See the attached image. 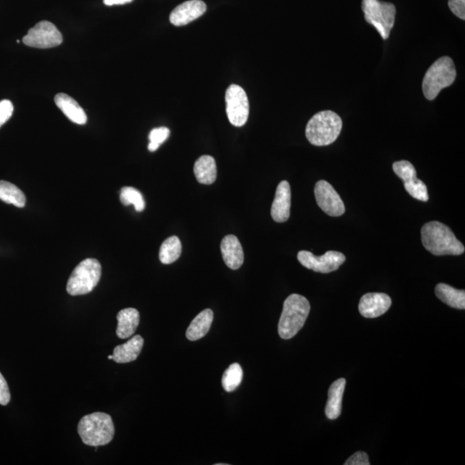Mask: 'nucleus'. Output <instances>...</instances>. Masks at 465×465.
I'll list each match as a JSON object with an SVG mask.
<instances>
[{"instance_id": "obj_27", "label": "nucleus", "mask_w": 465, "mask_h": 465, "mask_svg": "<svg viewBox=\"0 0 465 465\" xmlns=\"http://www.w3.org/2000/svg\"><path fill=\"white\" fill-rule=\"evenodd\" d=\"M120 201L126 206L133 204L135 211L138 212H142L145 208L142 194L134 187H123L120 194Z\"/></svg>"}, {"instance_id": "obj_28", "label": "nucleus", "mask_w": 465, "mask_h": 465, "mask_svg": "<svg viewBox=\"0 0 465 465\" xmlns=\"http://www.w3.org/2000/svg\"><path fill=\"white\" fill-rule=\"evenodd\" d=\"M170 130L166 127L156 128L150 132V144H148V150L155 152L158 150L163 142L167 141L169 138Z\"/></svg>"}, {"instance_id": "obj_2", "label": "nucleus", "mask_w": 465, "mask_h": 465, "mask_svg": "<svg viewBox=\"0 0 465 465\" xmlns=\"http://www.w3.org/2000/svg\"><path fill=\"white\" fill-rule=\"evenodd\" d=\"M342 119L332 111H320L308 121L306 138L312 145H330L338 139L342 130Z\"/></svg>"}, {"instance_id": "obj_23", "label": "nucleus", "mask_w": 465, "mask_h": 465, "mask_svg": "<svg viewBox=\"0 0 465 465\" xmlns=\"http://www.w3.org/2000/svg\"><path fill=\"white\" fill-rule=\"evenodd\" d=\"M437 298L452 308L458 310L465 308V291L448 286L447 284H439L435 288Z\"/></svg>"}, {"instance_id": "obj_29", "label": "nucleus", "mask_w": 465, "mask_h": 465, "mask_svg": "<svg viewBox=\"0 0 465 465\" xmlns=\"http://www.w3.org/2000/svg\"><path fill=\"white\" fill-rule=\"evenodd\" d=\"M14 111L13 103L10 100L0 101V128L11 118Z\"/></svg>"}, {"instance_id": "obj_13", "label": "nucleus", "mask_w": 465, "mask_h": 465, "mask_svg": "<svg viewBox=\"0 0 465 465\" xmlns=\"http://www.w3.org/2000/svg\"><path fill=\"white\" fill-rule=\"evenodd\" d=\"M206 4L202 0H189L180 4L172 11L170 22L175 26L188 25L206 13Z\"/></svg>"}, {"instance_id": "obj_12", "label": "nucleus", "mask_w": 465, "mask_h": 465, "mask_svg": "<svg viewBox=\"0 0 465 465\" xmlns=\"http://www.w3.org/2000/svg\"><path fill=\"white\" fill-rule=\"evenodd\" d=\"M315 196L318 206L328 215L336 218L342 215L346 211L338 192L326 180H320L315 184Z\"/></svg>"}, {"instance_id": "obj_18", "label": "nucleus", "mask_w": 465, "mask_h": 465, "mask_svg": "<svg viewBox=\"0 0 465 465\" xmlns=\"http://www.w3.org/2000/svg\"><path fill=\"white\" fill-rule=\"evenodd\" d=\"M347 381L340 379L331 384L328 391V400L326 405V415L330 420L338 419L342 411V399Z\"/></svg>"}, {"instance_id": "obj_17", "label": "nucleus", "mask_w": 465, "mask_h": 465, "mask_svg": "<svg viewBox=\"0 0 465 465\" xmlns=\"http://www.w3.org/2000/svg\"><path fill=\"white\" fill-rule=\"evenodd\" d=\"M55 102L56 106L61 110L64 115L70 121L84 125L87 122V116L82 107L75 101L73 98L66 94H58L55 95Z\"/></svg>"}, {"instance_id": "obj_26", "label": "nucleus", "mask_w": 465, "mask_h": 465, "mask_svg": "<svg viewBox=\"0 0 465 465\" xmlns=\"http://www.w3.org/2000/svg\"><path fill=\"white\" fill-rule=\"evenodd\" d=\"M243 371L239 364H232L223 376L222 384L224 391L230 393L235 391L242 383Z\"/></svg>"}, {"instance_id": "obj_16", "label": "nucleus", "mask_w": 465, "mask_h": 465, "mask_svg": "<svg viewBox=\"0 0 465 465\" xmlns=\"http://www.w3.org/2000/svg\"><path fill=\"white\" fill-rule=\"evenodd\" d=\"M224 263L232 270H237L244 263V251L240 240L235 235L225 236L220 243Z\"/></svg>"}, {"instance_id": "obj_6", "label": "nucleus", "mask_w": 465, "mask_h": 465, "mask_svg": "<svg viewBox=\"0 0 465 465\" xmlns=\"http://www.w3.org/2000/svg\"><path fill=\"white\" fill-rule=\"evenodd\" d=\"M101 264L95 259H86L80 262L70 276L67 284V293L82 296L90 293L101 279Z\"/></svg>"}, {"instance_id": "obj_10", "label": "nucleus", "mask_w": 465, "mask_h": 465, "mask_svg": "<svg viewBox=\"0 0 465 465\" xmlns=\"http://www.w3.org/2000/svg\"><path fill=\"white\" fill-rule=\"evenodd\" d=\"M298 259L307 269L320 274H330L339 269L346 262V256L336 251H328L323 256H315L308 251H300Z\"/></svg>"}, {"instance_id": "obj_9", "label": "nucleus", "mask_w": 465, "mask_h": 465, "mask_svg": "<svg viewBox=\"0 0 465 465\" xmlns=\"http://www.w3.org/2000/svg\"><path fill=\"white\" fill-rule=\"evenodd\" d=\"M23 42L28 47L51 49L61 45L63 38L54 23L42 21L28 31L26 37L23 38Z\"/></svg>"}, {"instance_id": "obj_33", "label": "nucleus", "mask_w": 465, "mask_h": 465, "mask_svg": "<svg viewBox=\"0 0 465 465\" xmlns=\"http://www.w3.org/2000/svg\"><path fill=\"white\" fill-rule=\"evenodd\" d=\"M133 1V0H103V4L108 6L125 5Z\"/></svg>"}, {"instance_id": "obj_22", "label": "nucleus", "mask_w": 465, "mask_h": 465, "mask_svg": "<svg viewBox=\"0 0 465 465\" xmlns=\"http://www.w3.org/2000/svg\"><path fill=\"white\" fill-rule=\"evenodd\" d=\"M194 174L200 184H213L218 177V168L215 159L210 155L201 156L195 163Z\"/></svg>"}, {"instance_id": "obj_32", "label": "nucleus", "mask_w": 465, "mask_h": 465, "mask_svg": "<svg viewBox=\"0 0 465 465\" xmlns=\"http://www.w3.org/2000/svg\"><path fill=\"white\" fill-rule=\"evenodd\" d=\"M346 465H370L369 462L368 455L366 452H358L354 453V455L350 456L344 463Z\"/></svg>"}, {"instance_id": "obj_14", "label": "nucleus", "mask_w": 465, "mask_h": 465, "mask_svg": "<svg viewBox=\"0 0 465 465\" xmlns=\"http://www.w3.org/2000/svg\"><path fill=\"white\" fill-rule=\"evenodd\" d=\"M291 191L286 180L279 183L276 187L275 198L272 203L271 215L276 223H286L291 215Z\"/></svg>"}, {"instance_id": "obj_24", "label": "nucleus", "mask_w": 465, "mask_h": 465, "mask_svg": "<svg viewBox=\"0 0 465 465\" xmlns=\"http://www.w3.org/2000/svg\"><path fill=\"white\" fill-rule=\"evenodd\" d=\"M182 254V244L177 236H171L162 243L159 250L160 262L169 264L178 260Z\"/></svg>"}, {"instance_id": "obj_15", "label": "nucleus", "mask_w": 465, "mask_h": 465, "mask_svg": "<svg viewBox=\"0 0 465 465\" xmlns=\"http://www.w3.org/2000/svg\"><path fill=\"white\" fill-rule=\"evenodd\" d=\"M391 298L384 293H367L360 299L359 310L366 318H376L391 308Z\"/></svg>"}, {"instance_id": "obj_8", "label": "nucleus", "mask_w": 465, "mask_h": 465, "mask_svg": "<svg viewBox=\"0 0 465 465\" xmlns=\"http://www.w3.org/2000/svg\"><path fill=\"white\" fill-rule=\"evenodd\" d=\"M225 100L227 116L232 125H245L250 116V102L246 91L240 86L231 85L226 91Z\"/></svg>"}, {"instance_id": "obj_31", "label": "nucleus", "mask_w": 465, "mask_h": 465, "mask_svg": "<svg viewBox=\"0 0 465 465\" xmlns=\"http://www.w3.org/2000/svg\"><path fill=\"white\" fill-rule=\"evenodd\" d=\"M11 400V393L9 386L4 378L1 372H0V404L6 406Z\"/></svg>"}, {"instance_id": "obj_25", "label": "nucleus", "mask_w": 465, "mask_h": 465, "mask_svg": "<svg viewBox=\"0 0 465 465\" xmlns=\"http://www.w3.org/2000/svg\"><path fill=\"white\" fill-rule=\"evenodd\" d=\"M0 200L18 208L25 207L26 203L23 192L15 184L3 180H0Z\"/></svg>"}, {"instance_id": "obj_21", "label": "nucleus", "mask_w": 465, "mask_h": 465, "mask_svg": "<svg viewBox=\"0 0 465 465\" xmlns=\"http://www.w3.org/2000/svg\"><path fill=\"white\" fill-rule=\"evenodd\" d=\"M213 320L214 313L210 308L199 313L187 328L186 338L191 342L202 339L210 331Z\"/></svg>"}, {"instance_id": "obj_7", "label": "nucleus", "mask_w": 465, "mask_h": 465, "mask_svg": "<svg viewBox=\"0 0 465 465\" xmlns=\"http://www.w3.org/2000/svg\"><path fill=\"white\" fill-rule=\"evenodd\" d=\"M362 10L366 21L376 28L383 40H387L395 25L396 6L379 0H363Z\"/></svg>"}, {"instance_id": "obj_1", "label": "nucleus", "mask_w": 465, "mask_h": 465, "mask_svg": "<svg viewBox=\"0 0 465 465\" xmlns=\"http://www.w3.org/2000/svg\"><path fill=\"white\" fill-rule=\"evenodd\" d=\"M422 242L424 247L436 256L461 255L465 250L451 228L437 220L422 227Z\"/></svg>"}, {"instance_id": "obj_19", "label": "nucleus", "mask_w": 465, "mask_h": 465, "mask_svg": "<svg viewBox=\"0 0 465 465\" xmlns=\"http://www.w3.org/2000/svg\"><path fill=\"white\" fill-rule=\"evenodd\" d=\"M116 335L120 339L130 338L138 330L140 323V313L133 308H124L119 311L118 316Z\"/></svg>"}, {"instance_id": "obj_3", "label": "nucleus", "mask_w": 465, "mask_h": 465, "mask_svg": "<svg viewBox=\"0 0 465 465\" xmlns=\"http://www.w3.org/2000/svg\"><path fill=\"white\" fill-rule=\"evenodd\" d=\"M78 432L86 446L98 447L111 443L115 435L111 416L97 412L84 416L79 420Z\"/></svg>"}, {"instance_id": "obj_20", "label": "nucleus", "mask_w": 465, "mask_h": 465, "mask_svg": "<svg viewBox=\"0 0 465 465\" xmlns=\"http://www.w3.org/2000/svg\"><path fill=\"white\" fill-rule=\"evenodd\" d=\"M144 340L141 335H135L126 343L116 347L113 360L116 363L126 364L135 362L142 350Z\"/></svg>"}, {"instance_id": "obj_34", "label": "nucleus", "mask_w": 465, "mask_h": 465, "mask_svg": "<svg viewBox=\"0 0 465 465\" xmlns=\"http://www.w3.org/2000/svg\"><path fill=\"white\" fill-rule=\"evenodd\" d=\"M108 359H113V355H110L109 357H108Z\"/></svg>"}, {"instance_id": "obj_30", "label": "nucleus", "mask_w": 465, "mask_h": 465, "mask_svg": "<svg viewBox=\"0 0 465 465\" xmlns=\"http://www.w3.org/2000/svg\"><path fill=\"white\" fill-rule=\"evenodd\" d=\"M448 6L456 17L465 19V0H449Z\"/></svg>"}, {"instance_id": "obj_4", "label": "nucleus", "mask_w": 465, "mask_h": 465, "mask_svg": "<svg viewBox=\"0 0 465 465\" xmlns=\"http://www.w3.org/2000/svg\"><path fill=\"white\" fill-rule=\"evenodd\" d=\"M310 311L306 298L298 294L288 296L284 303L279 323V334L284 340L293 338L302 330Z\"/></svg>"}, {"instance_id": "obj_11", "label": "nucleus", "mask_w": 465, "mask_h": 465, "mask_svg": "<svg viewBox=\"0 0 465 465\" xmlns=\"http://www.w3.org/2000/svg\"><path fill=\"white\" fill-rule=\"evenodd\" d=\"M393 171L404 182L405 190L413 198L420 201L427 202V188L422 180L417 178L416 170L408 160H400L393 164Z\"/></svg>"}, {"instance_id": "obj_5", "label": "nucleus", "mask_w": 465, "mask_h": 465, "mask_svg": "<svg viewBox=\"0 0 465 465\" xmlns=\"http://www.w3.org/2000/svg\"><path fill=\"white\" fill-rule=\"evenodd\" d=\"M456 77L455 64L451 57L443 56L428 68L423 79L422 90L425 98L435 100L439 92L454 83Z\"/></svg>"}]
</instances>
